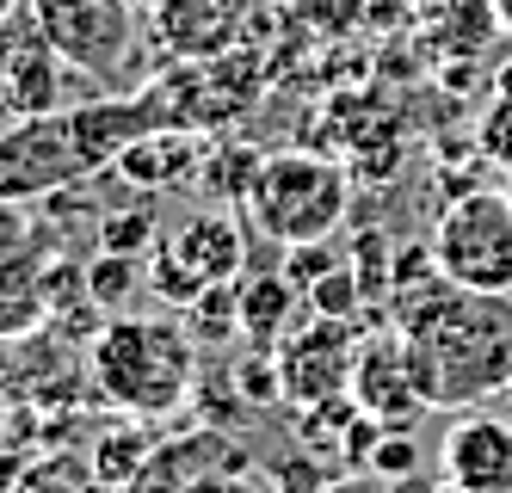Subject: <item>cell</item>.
Wrapping results in <instances>:
<instances>
[{
	"label": "cell",
	"instance_id": "cell-1",
	"mask_svg": "<svg viewBox=\"0 0 512 493\" xmlns=\"http://www.w3.org/2000/svg\"><path fill=\"white\" fill-rule=\"evenodd\" d=\"M426 407H475L512 383V296H482L451 278L401 290L395 315Z\"/></svg>",
	"mask_w": 512,
	"mask_h": 493
},
{
	"label": "cell",
	"instance_id": "cell-2",
	"mask_svg": "<svg viewBox=\"0 0 512 493\" xmlns=\"http://www.w3.org/2000/svg\"><path fill=\"white\" fill-rule=\"evenodd\" d=\"M173 124V105L161 87H142L130 99H75V105H50L31 118L0 130V204H31L68 192L93 173H112V161L142 136Z\"/></svg>",
	"mask_w": 512,
	"mask_h": 493
},
{
	"label": "cell",
	"instance_id": "cell-3",
	"mask_svg": "<svg viewBox=\"0 0 512 493\" xmlns=\"http://www.w3.org/2000/svg\"><path fill=\"white\" fill-rule=\"evenodd\" d=\"M93 389L130 420H167L198 389V339L167 315H118L87 346Z\"/></svg>",
	"mask_w": 512,
	"mask_h": 493
},
{
	"label": "cell",
	"instance_id": "cell-4",
	"mask_svg": "<svg viewBox=\"0 0 512 493\" xmlns=\"http://www.w3.org/2000/svg\"><path fill=\"white\" fill-rule=\"evenodd\" d=\"M352 210V173L315 148H278L266 155L260 179L247 192V216L272 247H315L346 229Z\"/></svg>",
	"mask_w": 512,
	"mask_h": 493
},
{
	"label": "cell",
	"instance_id": "cell-5",
	"mask_svg": "<svg viewBox=\"0 0 512 493\" xmlns=\"http://www.w3.org/2000/svg\"><path fill=\"white\" fill-rule=\"evenodd\" d=\"M438 278L482 296H512V198L506 185H469L445 204L432 229Z\"/></svg>",
	"mask_w": 512,
	"mask_h": 493
},
{
	"label": "cell",
	"instance_id": "cell-6",
	"mask_svg": "<svg viewBox=\"0 0 512 493\" xmlns=\"http://www.w3.org/2000/svg\"><path fill=\"white\" fill-rule=\"evenodd\" d=\"M247 265V235L229 210H192L179 229H167L149 259H142V284H149L161 302L186 309V302L210 284H235Z\"/></svg>",
	"mask_w": 512,
	"mask_h": 493
},
{
	"label": "cell",
	"instance_id": "cell-7",
	"mask_svg": "<svg viewBox=\"0 0 512 493\" xmlns=\"http://www.w3.org/2000/svg\"><path fill=\"white\" fill-rule=\"evenodd\" d=\"M44 44L87 81H118L130 44H136V19L124 0H31Z\"/></svg>",
	"mask_w": 512,
	"mask_h": 493
},
{
	"label": "cell",
	"instance_id": "cell-8",
	"mask_svg": "<svg viewBox=\"0 0 512 493\" xmlns=\"http://www.w3.org/2000/svg\"><path fill=\"white\" fill-rule=\"evenodd\" d=\"M358 321H334V315H315L309 327L284 333L272 346L278 364V401H290L297 413L327 407L352 395V364H358Z\"/></svg>",
	"mask_w": 512,
	"mask_h": 493
},
{
	"label": "cell",
	"instance_id": "cell-9",
	"mask_svg": "<svg viewBox=\"0 0 512 493\" xmlns=\"http://www.w3.org/2000/svg\"><path fill=\"white\" fill-rule=\"evenodd\" d=\"M352 401H358V413H371L377 426H414L420 413H426V395H420V376H414V358H408L401 327L358 339Z\"/></svg>",
	"mask_w": 512,
	"mask_h": 493
},
{
	"label": "cell",
	"instance_id": "cell-10",
	"mask_svg": "<svg viewBox=\"0 0 512 493\" xmlns=\"http://www.w3.org/2000/svg\"><path fill=\"white\" fill-rule=\"evenodd\" d=\"M445 487L463 493H512V420L500 413H463L438 444Z\"/></svg>",
	"mask_w": 512,
	"mask_h": 493
},
{
	"label": "cell",
	"instance_id": "cell-11",
	"mask_svg": "<svg viewBox=\"0 0 512 493\" xmlns=\"http://www.w3.org/2000/svg\"><path fill=\"white\" fill-rule=\"evenodd\" d=\"M204 155H210L204 130L161 124V130H142L124 155L112 161V173H118L124 185H136L142 198H167V192H186V185H198Z\"/></svg>",
	"mask_w": 512,
	"mask_h": 493
},
{
	"label": "cell",
	"instance_id": "cell-12",
	"mask_svg": "<svg viewBox=\"0 0 512 493\" xmlns=\"http://www.w3.org/2000/svg\"><path fill=\"white\" fill-rule=\"evenodd\" d=\"M247 0H155V37L179 62H216L235 50Z\"/></svg>",
	"mask_w": 512,
	"mask_h": 493
},
{
	"label": "cell",
	"instance_id": "cell-13",
	"mask_svg": "<svg viewBox=\"0 0 512 493\" xmlns=\"http://www.w3.org/2000/svg\"><path fill=\"white\" fill-rule=\"evenodd\" d=\"M500 13L494 0H420V44L438 62H469L494 44Z\"/></svg>",
	"mask_w": 512,
	"mask_h": 493
},
{
	"label": "cell",
	"instance_id": "cell-14",
	"mask_svg": "<svg viewBox=\"0 0 512 493\" xmlns=\"http://www.w3.org/2000/svg\"><path fill=\"white\" fill-rule=\"evenodd\" d=\"M235 296H241V339L253 352H272L290 333V309L303 302V290L290 284V272H241Z\"/></svg>",
	"mask_w": 512,
	"mask_h": 493
},
{
	"label": "cell",
	"instance_id": "cell-15",
	"mask_svg": "<svg viewBox=\"0 0 512 493\" xmlns=\"http://www.w3.org/2000/svg\"><path fill=\"white\" fill-rule=\"evenodd\" d=\"M44 302H50V290H44V259L31 253V241L7 247V253H0V339L38 327Z\"/></svg>",
	"mask_w": 512,
	"mask_h": 493
},
{
	"label": "cell",
	"instance_id": "cell-16",
	"mask_svg": "<svg viewBox=\"0 0 512 493\" xmlns=\"http://www.w3.org/2000/svg\"><path fill=\"white\" fill-rule=\"evenodd\" d=\"M475 155L500 173H512V62L494 74V93L482 105V118H475Z\"/></svg>",
	"mask_w": 512,
	"mask_h": 493
},
{
	"label": "cell",
	"instance_id": "cell-17",
	"mask_svg": "<svg viewBox=\"0 0 512 493\" xmlns=\"http://www.w3.org/2000/svg\"><path fill=\"white\" fill-rule=\"evenodd\" d=\"M186 315H192V339L198 346H223V339H241V296L235 284H210L186 302Z\"/></svg>",
	"mask_w": 512,
	"mask_h": 493
},
{
	"label": "cell",
	"instance_id": "cell-18",
	"mask_svg": "<svg viewBox=\"0 0 512 493\" xmlns=\"http://www.w3.org/2000/svg\"><path fill=\"white\" fill-rule=\"evenodd\" d=\"M260 167H266L260 148H210L198 185H210V198H247L253 179H260Z\"/></svg>",
	"mask_w": 512,
	"mask_h": 493
},
{
	"label": "cell",
	"instance_id": "cell-19",
	"mask_svg": "<svg viewBox=\"0 0 512 493\" xmlns=\"http://www.w3.org/2000/svg\"><path fill=\"white\" fill-rule=\"evenodd\" d=\"M303 302H309V315H334V321H358V309H364V278H358V265H334L327 278H315L309 290H303Z\"/></svg>",
	"mask_w": 512,
	"mask_h": 493
},
{
	"label": "cell",
	"instance_id": "cell-20",
	"mask_svg": "<svg viewBox=\"0 0 512 493\" xmlns=\"http://www.w3.org/2000/svg\"><path fill=\"white\" fill-rule=\"evenodd\" d=\"M142 278V265H136V253H99L93 259V272H87V290H93V302H105V309H118L124 302V290Z\"/></svg>",
	"mask_w": 512,
	"mask_h": 493
},
{
	"label": "cell",
	"instance_id": "cell-21",
	"mask_svg": "<svg viewBox=\"0 0 512 493\" xmlns=\"http://www.w3.org/2000/svg\"><path fill=\"white\" fill-rule=\"evenodd\" d=\"M414 463H420V450H414L408 426H383V438H377V450H371V469H377L383 481H401V475H414Z\"/></svg>",
	"mask_w": 512,
	"mask_h": 493
},
{
	"label": "cell",
	"instance_id": "cell-22",
	"mask_svg": "<svg viewBox=\"0 0 512 493\" xmlns=\"http://www.w3.org/2000/svg\"><path fill=\"white\" fill-rule=\"evenodd\" d=\"M340 265V253H327V241H315V247H284V272H290V284L297 290H309L315 278H327Z\"/></svg>",
	"mask_w": 512,
	"mask_h": 493
},
{
	"label": "cell",
	"instance_id": "cell-23",
	"mask_svg": "<svg viewBox=\"0 0 512 493\" xmlns=\"http://www.w3.org/2000/svg\"><path fill=\"white\" fill-rule=\"evenodd\" d=\"M155 229H149V216H118V222H105V253H136V247H149Z\"/></svg>",
	"mask_w": 512,
	"mask_h": 493
},
{
	"label": "cell",
	"instance_id": "cell-24",
	"mask_svg": "<svg viewBox=\"0 0 512 493\" xmlns=\"http://www.w3.org/2000/svg\"><path fill=\"white\" fill-rule=\"evenodd\" d=\"M315 493H401V487L383 481L377 469H352V475H340V481H321Z\"/></svg>",
	"mask_w": 512,
	"mask_h": 493
},
{
	"label": "cell",
	"instance_id": "cell-25",
	"mask_svg": "<svg viewBox=\"0 0 512 493\" xmlns=\"http://www.w3.org/2000/svg\"><path fill=\"white\" fill-rule=\"evenodd\" d=\"M25 469H31V463H25V450H19L13 438H0V493H13V487L25 481Z\"/></svg>",
	"mask_w": 512,
	"mask_h": 493
},
{
	"label": "cell",
	"instance_id": "cell-26",
	"mask_svg": "<svg viewBox=\"0 0 512 493\" xmlns=\"http://www.w3.org/2000/svg\"><path fill=\"white\" fill-rule=\"evenodd\" d=\"M494 13H500V37H512V0H494Z\"/></svg>",
	"mask_w": 512,
	"mask_h": 493
},
{
	"label": "cell",
	"instance_id": "cell-27",
	"mask_svg": "<svg viewBox=\"0 0 512 493\" xmlns=\"http://www.w3.org/2000/svg\"><path fill=\"white\" fill-rule=\"evenodd\" d=\"M438 493H463V487H438Z\"/></svg>",
	"mask_w": 512,
	"mask_h": 493
},
{
	"label": "cell",
	"instance_id": "cell-28",
	"mask_svg": "<svg viewBox=\"0 0 512 493\" xmlns=\"http://www.w3.org/2000/svg\"><path fill=\"white\" fill-rule=\"evenodd\" d=\"M506 198H512V173H506Z\"/></svg>",
	"mask_w": 512,
	"mask_h": 493
},
{
	"label": "cell",
	"instance_id": "cell-29",
	"mask_svg": "<svg viewBox=\"0 0 512 493\" xmlns=\"http://www.w3.org/2000/svg\"><path fill=\"white\" fill-rule=\"evenodd\" d=\"M506 401H512V383H506Z\"/></svg>",
	"mask_w": 512,
	"mask_h": 493
}]
</instances>
